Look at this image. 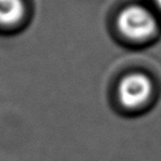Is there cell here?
Here are the masks:
<instances>
[{"mask_svg":"<svg viewBox=\"0 0 161 161\" xmlns=\"http://www.w3.org/2000/svg\"><path fill=\"white\" fill-rule=\"evenodd\" d=\"M116 27L122 36L134 42H142L155 36L158 21L146 7L132 5L121 11L116 18Z\"/></svg>","mask_w":161,"mask_h":161,"instance_id":"1","label":"cell"},{"mask_svg":"<svg viewBox=\"0 0 161 161\" xmlns=\"http://www.w3.org/2000/svg\"><path fill=\"white\" fill-rule=\"evenodd\" d=\"M154 86L145 73H130L116 86V100L126 112L142 111L152 101Z\"/></svg>","mask_w":161,"mask_h":161,"instance_id":"2","label":"cell"},{"mask_svg":"<svg viewBox=\"0 0 161 161\" xmlns=\"http://www.w3.org/2000/svg\"><path fill=\"white\" fill-rule=\"evenodd\" d=\"M26 12L23 0H0V25L14 26Z\"/></svg>","mask_w":161,"mask_h":161,"instance_id":"3","label":"cell"},{"mask_svg":"<svg viewBox=\"0 0 161 161\" xmlns=\"http://www.w3.org/2000/svg\"><path fill=\"white\" fill-rule=\"evenodd\" d=\"M154 1H155V5L158 6V8L161 11V0H154Z\"/></svg>","mask_w":161,"mask_h":161,"instance_id":"4","label":"cell"}]
</instances>
